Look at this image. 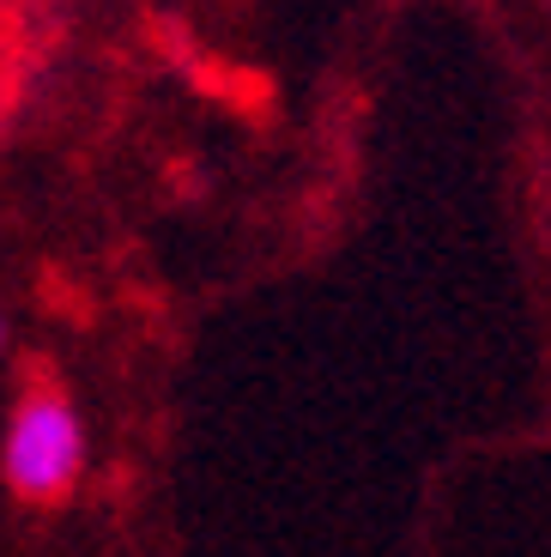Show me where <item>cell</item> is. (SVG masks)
<instances>
[{
	"instance_id": "obj_1",
	"label": "cell",
	"mask_w": 551,
	"mask_h": 557,
	"mask_svg": "<svg viewBox=\"0 0 551 557\" xmlns=\"http://www.w3.org/2000/svg\"><path fill=\"white\" fill-rule=\"evenodd\" d=\"M85 473V418L56 382H37L13 400L0 436V479L19 503H61Z\"/></svg>"
},
{
	"instance_id": "obj_2",
	"label": "cell",
	"mask_w": 551,
	"mask_h": 557,
	"mask_svg": "<svg viewBox=\"0 0 551 557\" xmlns=\"http://www.w3.org/2000/svg\"><path fill=\"white\" fill-rule=\"evenodd\" d=\"M7 339H13V321H7V309H0V351H7Z\"/></svg>"
}]
</instances>
